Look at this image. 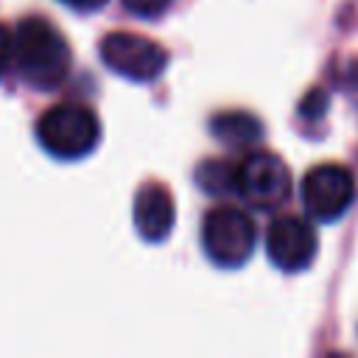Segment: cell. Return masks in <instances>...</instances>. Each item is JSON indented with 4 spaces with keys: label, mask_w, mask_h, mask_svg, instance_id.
<instances>
[{
    "label": "cell",
    "mask_w": 358,
    "mask_h": 358,
    "mask_svg": "<svg viewBox=\"0 0 358 358\" xmlns=\"http://www.w3.org/2000/svg\"><path fill=\"white\" fill-rule=\"evenodd\" d=\"M39 145L56 159H81L101 140V120L84 103H56L36 120Z\"/></svg>",
    "instance_id": "cell-2"
},
{
    "label": "cell",
    "mask_w": 358,
    "mask_h": 358,
    "mask_svg": "<svg viewBox=\"0 0 358 358\" xmlns=\"http://www.w3.org/2000/svg\"><path fill=\"white\" fill-rule=\"evenodd\" d=\"M11 62V34L0 25V76L6 73V64Z\"/></svg>",
    "instance_id": "cell-13"
},
{
    "label": "cell",
    "mask_w": 358,
    "mask_h": 358,
    "mask_svg": "<svg viewBox=\"0 0 358 358\" xmlns=\"http://www.w3.org/2000/svg\"><path fill=\"white\" fill-rule=\"evenodd\" d=\"M319 249L316 229L299 215H280L268 224L266 255L280 271H302L313 263Z\"/></svg>",
    "instance_id": "cell-7"
},
{
    "label": "cell",
    "mask_w": 358,
    "mask_h": 358,
    "mask_svg": "<svg viewBox=\"0 0 358 358\" xmlns=\"http://www.w3.org/2000/svg\"><path fill=\"white\" fill-rule=\"evenodd\" d=\"M210 129L227 145H249V143H257L263 134L260 120L249 112H221L218 117H213Z\"/></svg>",
    "instance_id": "cell-9"
},
{
    "label": "cell",
    "mask_w": 358,
    "mask_h": 358,
    "mask_svg": "<svg viewBox=\"0 0 358 358\" xmlns=\"http://www.w3.org/2000/svg\"><path fill=\"white\" fill-rule=\"evenodd\" d=\"M59 3H64V6H70V8H76V11H95V8H101L106 0H59Z\"/></svg>",
    "instance_id": "cell-14"
},
{
    "label": "cell",
    "mask_w": 358,
    "mask_h": 358,
    "mask_svg": "<svg viewBox=\"0 0 358 358\" xmlns=\"http://www.w3.org/2000/svg\"><path fill=\"white\" fill-rule=\"evenodd\" d=\"M101 59L129 81H154L168 64V50L143 34L112 31L101 39Z\"/></svg>",
    "instance_id": "cell-5"
},
{
    "label": "cell",
    "mask_w": 358,
    "mask_h": 358,
    "mask_svg": "<svg viewBox=\"0 0 358 358\" xmlns=\"http://www.w3.org/2000/svg\"><path fill=\"white\" fill-rule=\"evenodd\" d=\"M257 241L255 221L229 204L213 207L201 221V246L207 257L221 268H238L252 257Z\"/></svg>",
    "instance_id": "cell-3"
},
{
    "label": "cell",
    "mask_w": 358,
    "mask_h": 358,
    "mask_svg": "<svg viewBox=\"0 0 358 358\" xmlns=\"http://www.w3.org/2000/svg\"><path fill=\"white\" fill-rule=\"evenodd\" d=\"M11 62L17 76L34 90H56L70 70V45L64 34L42 20L28 17L11 36Z\"/></svg>",
    "instance_id": "cell-1"
},
{
    "label": "cell",
    "mask_w": 358,
    "mask_h": 358,
    "mask_svg": "<svg viewBox=\"0 0 358 358\" xmlns=\"http://www.w3.org/2000/svg\"><path fill=\"white\" fill-rule=\"evenodd\" d=\"M176 207L162 182H145L134 193V227L148 243H162L173 229Z\"/></svg>",
    "instance_id": "cell-8"
},
{
    "label": "cell",
    "mask_w": 358,
    "mask_h": 358,
    "mask_svg": "<svg viewBox=\"0 0 358 358\" xmlns=\"http://www.w3.org/2000/svg\"><path fill=\"white\" fill-rule=\"evenodd\" d=\"M235 193L257 210H274L291 193V171L277 154L255 151L235 165Z\"/></svg>",
    "instance_id": "cell-4"
},
{
    "label": "cell",
    "mask_w": 358,
    "mask_h": 358,
    "mask_svg": "<svg viewBox=\"0 0 358 358\" xmlns=\"http://www.w3.org/2000/svg\"><path fill=\"white\" fill-rule=\"evenodd\" d=\"M324 106H327V98H324L319 90H313V92L302 101V106H299V109H302V115L316 117V115H322V112H324Z\"/></svg>",
    "instance_id": "cell-12"
},
{
    "label": "cell",
    "mask_w": 358,
    "mask_h": 358,
    "mask_svg": "<svg viewBox=\"0 0 358 358\" xmlns=\"http://www.w3.org/2000/svg\"><path fill=\"white\" fill-rule=\"evenodd\" d=\"M196 176H199V185H201L207 193L221 196V193L235 190V168L227 165V162H218V159H215V162H204Z\"/></svg>",
    "instance_id": "cell-10"
},
{
    "label": "cell",
    "mask_w": 358,
    "mask_h": 358,
    "mask_svg": "<svg viewBox=\"0 0 358 358\" xmlns=\"http://www.w3.org/2000/svg\"><path fill=\"white\" fill-rule=\"evenodd\" d=\"M299 193H302V204H305L308 215L313 221L330 224V221H338L352 207L355 179H352L350 168L324 162L305 173Z\"/></svg>",
    "instance_id": "cell-6"
},
{
    "label": "cell",
    "mask_w": 358,
    "mask_h": 358,
    "mask_svg": "<svg viewBox=\"0 0 358 358\" xmlns=\"http://www.w3.org/2000/svg\"><path fill=\"white\" fill-rule=\"evenodd\" d=\"M173 0H123V6L137 17H157L162 14Z\"/></svg>",
    "instance_id": "cell-11"
}]
</instances>
